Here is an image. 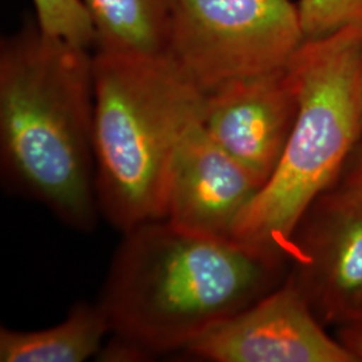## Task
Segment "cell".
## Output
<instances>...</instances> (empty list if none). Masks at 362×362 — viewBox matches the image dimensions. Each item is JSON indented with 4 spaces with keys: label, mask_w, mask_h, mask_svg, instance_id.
<instances>
[{
    "label": "cell",
    "mask_w": 362,
    "mask_h": 362,
    "mask_svg": "<svg viewBox=\"0 0 362 362\" xmlns=\"http://www.w3.org/2000/svg\"><path fill=\"white\" fill-rule=\"evenodd\" d=\"M281 264L233 239L187 233L167 220L130 230L100 300L113 334L100 357L139 361L181 353L272 291Z\"/></svg>",
    "instance_id": "obj_1"
},
{
    "label": "cell",
    "mask_w": 362,
    "mask_h": 362,
    "mask_svg": "<svg viewBox=\"0 0 362 362\" xmlns=\"http://www.w3.org/2000/svg\"><path fill=\"white\" fill-rule=\"evenodd\" d=\"M88 49L28 25L0 45V163L8 185L70 228L101 215Z\"/></svg>",
    "instance_id": "obj_2"
},
{
    "label": "cell",
    "mask_w": 362,
    "mask_h": 362,
    "mask_svg": "<svg viewBox=\"0 0 362 362\" xmlns=\"http://www.w3.org/2000/svg\"><path fill=\"white\" fill-rule=\"evenodd\" d=\"M95 187L122 233L164 220L169 175L206 93L168 54H93Z\"/></svg>",
    "instance_id": "obj_3"
},
{
    "label": "cell",
    "mask_w": 362,
    "mask_h": 362,
    "mask_svg": "<svg viewBox=\"0 0 362 362\" xmlns=\"http://www.w3.org/2000/svg\"><path fill=\"white\" fill-rule=\"evenodd\" d=\"M287 66L298 113L281 161L233 239L284 263L300 220L339 179L362 136V25L305 39Z\"/></svg>",
    "instance_id": "obj_4"
},
{
    "label": "cell",
    "mask_w": 362,
    "mask_h": 362,
    "mask_svg": "<svg viewBox=\"0 0 362 362\" xmlns=\"http://www.w3.org/2000/svg\"><path fill=\"white\" fill-rule=\"evenodd\" d=\"M303 40L291 0H172L167 54L204 93L287 65Z\"/></svg>",
    "instance_id": "obj_5"
},
{
    "label": "cell",
    "mask_w": 362,
    "mask_h": 362,
    "mask_svg": "<svg viewBox=\"0 0 362 362\" xmlns=\"http://www.w3.org/2000/svg\"><path fill=\"white\" fill-rule=\"evenodd\" d=\"M181 353L211 362H357L325 332L290 278L208 329Z\"/></svg>",
    "instance_id": "obj_6"
},
{
    "label": "cell",
    "mask_w": 362,
    "mask_h": 362,
    "mask_svg": "<svg viewBox=\"0 0 362 362\" xmlns=\"http://www.w3.org/2000/svg\"><path fill=\"white\" fill-rule=\"evenodd\" d=\"M297 113V86L285 65L206 93L202 122L212 140L263 187L281 161Z\"/></svg>",
    "instance_id": "obj_7"
},
{
    "label": "cell",
    "mask_w": 362,
    "mask_h": 362,
    "mask_svg": "<svg viewBox=\"0 0 362 362\" xmlns=\"http://www.w3.org/2000/svg\"><path fill=\"white\" fill-rule=\"evenodd\" d=\"M290 279L318 318L341 326L362 320V208L324 194L294 233Z\"/></svg>",
    "instance_id": "obj_8"
},
{
    "label": "cell",
    "mask_w": 362,
    "mask_h": 362,
    "mask_svg": "<svg viewBox=\"0 0 362 362\" xmlns=\"http://www.w3.org/2000/svg\"><path fill=\"white\" fill-rule=\"evenodd\" d=\"M260 188L199 119L185 132L173 157L164 220L187 233L233 239L235 221Z\"/></svg>",
    "instance_id": "obj_9"
},
{
    "label": "cell",
    "mask_w": 362,
    "mask_h": 362,
    "mask_svg": "<svg viewBox=\"0 0 362 362\" xmlns=\"http://www.w3.org/2000/svg\"><path fill=\"white\" fill-rule=\"evenodd\" d=\"M110 322L101 303H76L55 326L22 332L0 329L1 362H82L103 350Z\"/></svg>",
    "instance_id": "obj_10"
},
{
    "label": "cell",
    "mask_w": 362,
    "mask_h": 362,
    "mask_svg": "<svg viewBox=\"0 0 362 362\" xmlns=\"http://www.w3.org/2000/svg\"><path fill=\"white\" fill-rule=\"evenodd\" d=\"M97 52L167 54L172 0H82Z\"/></svg>",
    "instance_id": "obj_11"
},
{
    "label": "cell",
    "mask_w": 362,
    "mask_h": 362,
    "mask_svg": "<svg viewBox=\"0 0 362 362\" xmlns=\"http://www.w3.org/2000/svg\"><path fill=\"white\" fill-rule=\"evenodd\" d=\"M45 33L83 49L95 46V30L82 0H33Z\"/></svg>",
    "instance_id": "obj_12"
},
{
    "label": "cell",
    "mask_w": 362,
    "mask_h": 362,
    "mask_svg": "<svg viewBox=\"0 0 362 362\" xmlns=\"http://www.w3.org/2000/svg\"><path fill=\"white\" fill-rule=\"evenodd\" d=\"M297 8L305 39L362 25V0H299Z\"/></svg>",
    "instance_id": "obj_13"
},
{
    "label": "cell",
    "mask_w": 362,
    "mask_h": 362,
    "mask_svg": "<svg viewBox=\"0 0 362 362\" xmlns=\"http://www.w3.org/2000/svg\"><path fill=\"white\" fill-rule=\"evenodd\" d=\"M353 153L339 185L329 194L339 202L362 208V143L357 145Z\"/></svg>",
    "instance_id": "obj_14"
},
{
    "label": "cell",
    "mask_w": 362,
    "mask_h": 362,
    "mask_svg": "<svg viewBox=\"0 0 362 362\" xmlns=\"http://www.w3.org/2000/svg\"><path fill=\"white\" fill-rule=\"evenodd\" d=\"M338 339L353 354L356 361H362V320L342 325Z\"/></svg>",
    "instance_id": "obj_15"
},
{
    "label": "cell",
    "mask_w": 362,
    "mask_h": 362,
    "mask_svg": "<svg viewBox=\"0 0 362 362\" xmlns=\"http://www.w3.org/2000/svg\"><path fill=\"white\" fill-rule=\"evenodd\" d=\"M360 143H362V136H361V141H360Z\"/></svg>",
    "instance_id": "obj_16"
}]
</instances>
